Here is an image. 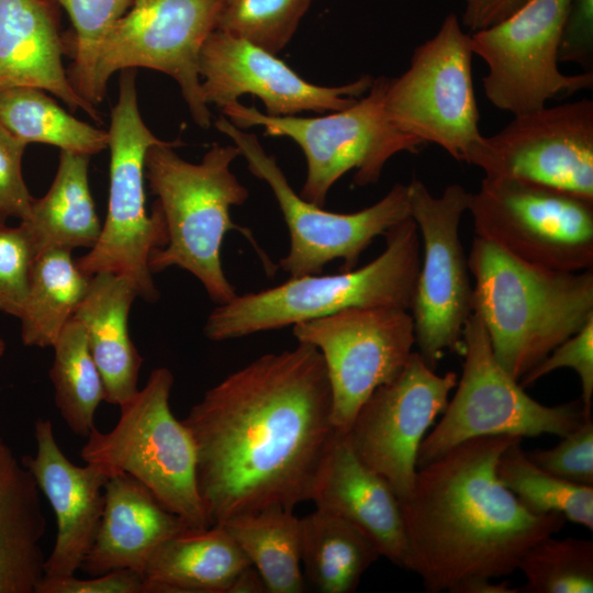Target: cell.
<instances>
[{
	"label": "cell",
	"instance_id": "cell-1",
	"mask_svg": "<svg viewBox=\"0 0 593 593\" xmlns=\"http://www.w3.org/2000/svg\"><path fill=\"white\" fill-rule=\"evenodd\" d=\"M210 525L311 501L336 429L317 348L262 355L209 389L181 419Z\"/></svg>",
	"mask_w": 593,
	"mask_h": 593
},
{
	"label": "cell",
	"instance_id": "cell-2",
	"mask_svg": "<svg viewBox=\"0 0 593 593\" xmlns=\"http://www.w3.org/2000/svg\"><path fill=\"white\" fill-rule=\"evenodd\" d=\"M517 438H472L417 468L400 505L407 570L427 592L451 593L470 579L508 575L530 547L562 529L561 514L530 513L496 477L500 455Z\"/></svg>",
	"mask_w": 593,
	"mask_h": 593
},
{
	"label": "cell",
	"instance_id": "cell-3",
	"mask_svg": "<svg viewBox=\"0 0 593 593\" xmlns=\"http://www.w3.org/2000/svg\"><path fill=\"white\" fill-rule=\"evenodd\" d=\"M472 313L497 362L516 380L593 316V271H557L524 262L474 236L468 256Z\"/></svg>",
	"mask_w": 593,
	"mask_h": 593
},
{
	"label": "cell",
	"instance_id": "cell-4",
	"mask_svg": "<svg viewBox=\"0 0 593 593\" xmlns=\"http://www.w3.org/2000/svg\"><path fill=\"white\" fill-rule=\"evenodd\" d=\"M182 143L164 141L147 149L145 178L164 215L167 244L154 250L150 271L180 267L192 273L209 298L219 304L237 295L224 273L221 247L228 231L242 232L257 247L253 235L236 225L230 210L242 205L248 190L231 170L240 156L236 145L214 144L198 164L179 157L174 147Z\"/></svg>",
	"mask_w": 593,
	"mask_h": 593
},
{
	"label": "cell",
	"instance_id": "cell-5",
	"mask_svg": "<svg viewBox=\"0 0 593 593\" xmlns=\"http://www.w3.org/2000/svg\"><path fill=\"white\" fill-rule=\"evenodd\" d=\"M383 236V251L358 269L290 277L219 304L206 318L204 335L213 342L228 340L354 307L410 311L422 255L416 223L410 216Z\"/></svg>",
	"mask_w": 593,
	"mask_h": 593
},
{
	"label": "cell",
	"instance_id": "cell-6",
	"mask_svg": "<svg viewBox=\"0 0 593 593\" xmlns=\"http://www.w3.org/2000/svg\"><path fill=\"white\" fill-rule=\"evenodd\" d=\"M387 83L388 77H378L355 103L318 118L272 116L238 101L221 110L240 130L261 126L266 136L293 139L306 160L300 195L324 206L331 188L348 171L355 170L356 186L376 183L391 157L417 153L425 145L390 121L384 108Z\"/></svg>",
	"mask_w": 593,
	"mask_h": 593
},
{
	"label": "cell",
	"instance_id": "cell-7",
	"mask_svg": "<svg viewBox=\"0 0 593 593\" xmlns=\"http://www.w3.org/2000/svg\"><path fill=\"white\" fill-rule=\"evenodd\" d=\"M172 385L168 368L153 370L145 387L120 405L111 430L91 429L80 457L131 474L189 527L203 528L210 524L197 486L195 448L170 410Z\"/></svg>",
	"mask_w": 593,
	"mask_h": 593
},
{
	"label": "cell",
	"instance_id": "cell-8",
	"mask_svg": "<svg viewBox=\"0 0 593 593\" xmlns=\"http://www.w3.org/2000/svg\"><path fill=\"white\" fill-rule=\"evenodd\" d=\"M108 132L110 186L108 211L96 245L76 260L92 277L112 272L128 278L138 296L148 302L159 298L149 268L154 250L167 244V231L157 201L152 214L145 208V156L164 141L144 123L137 102L133 69L121 71L119 97L112 108Z\"/></svg>",
	"mask_w": 593,
	"mask_h": 593
},
{
	"label": "cell",
	"instance_id": "cell-9",
	"mask_svg": "<svg viewBox=\"0 0 593 593\" xmlns=\"http://www.w3.org/2000/svg\"><path fill=\"white\" fill-rule=\"evenodd\" d=\"M461 354L465 361L457 390L439 423L422 440L417 468L472 438L542 434L562 437L590 417L584 414L581 400L547 406L530 398L495 359L485 327L475 313L465 324Z\"/></svg>",
	"mask_w": 593,
	"mask_h": 593
},
{
	"label": "cell",
	"instance_id": "cell-10",
	"mask_svg": "<svg viewBox=\"0 0 593 593\" xmlns=\"http://www.w3.org/2000/svg\"><path fill=\"white\" fill-rule=\"evenodd\" d=\"M467 211L474 236L524 262L568 272L593 267V199L484 176Z\"/></svg>",
	"mask_w": 593,
	"mask_h": 593
},
{
	"label": "cell",
	"instance_id": "cell-11",
	"mask_svg": "<svg viewBox=\"0 0 593 593\" xmlns=\"http://www.w3.org/2000/svg\"><path fill=\"white\" fill-rule=\"evenodd\" d=\"M472 56L470 34L449 13L436 34L414 49L407 69L388 78L384 92L385 112L395 127L463 163L483 137Z\"/></svg>",
	"mask_w": 593,
	"mask_h": 593
},
{
	"label": "cell",
	"instance_id": "cell-12",
	"mask_svg": "<svg viewBox=\"0 0 593 593\" xmlns=\"http://www.w3.org/2000/svg\"><path fill=\"white\" fill-rule=\"evenodd\" d=\"M407 194L423 250L410 313L417 353L436 370L447 350L462 351V331L472 314L473 287L459 232L470 192L452 183L436 197L412 179Z\"/></svg>",
	"mask_w": 593,
	"mask_h": 593
},
{
	"label": "cell",
	"instance_id": "cell-13",
	"mask_svg": "<svg viewBox=\"0 0 593 593\" xmlns=\"http://www.w3.org/2000/svg\"><path fill=\"white\" fill-rule=\"evenodd\" d=\"M215 126L233 141L250 172L275 194L290 235L289 251L279 267L290 277L321 273L336 259L343 261V271L351 270L376 237L410 217L407 184L402 183H395L374 204L353 213L331 212L311 203L292 189L255 134L236 127L226 116L219 118Z\"/></svg>",
	"mask_w": 593,
	"mask_h": 593
},
{
	"label": "cell",
	"instance_id": "cell-14",
	"mask_svg": "<svg viewBox=\"0 0 593 593\" xmlns=\"http://www.w3.org/2000/svg\"><path fill=\"white\" fill-rule=\"evenodd\" d=\"M223 0H134L103 37L96 60L94 94L102 102L110 77L137 67L176 80L193 121L211 126L202 90L199 58L216 29Z\"/></svg>",
	"mask_w": 593,
	"mask_h": 593
},
{
	"label": "cell",
	"instance_id": "cell-15",
	"mask_svg": "<svg viewBox=\"0 0 593 593\" xmlns=\"http://www.w3.org/2000/svg\"><path fill=\"white\" fill-rule=\"evenodd\" d=\"M570 0H529L504 20L472 32L471 49L488 66L484 94L513 115L593 88V72L564 75L558 48Z\"/></svg>",
	"mask_w": 593,
	"mask_h": 593
},
{
	"label": "cell",
	"instance_id": "cell-16",
	"mask_svg": "<svg viewBox=\"0 0 593 593\" xmlns=\"http://www.w3.org/2000/svg\"><path fill=\"white\" fill-rule=\"evenodd\" d=\"M298 343L321 353L332 392V423L346 433L362 403L405 367L415 344L407 310L354 307L292 325Z\"/></svg>",
	"mask_w": 593,
	"mask_h": 593
},
{
	"label": "cell",
	"instance_id": "cell-17",
	"mask_svg": "<svg viewBox=\"0 0 593 593\" xmlns=\"http://www.w3.org/2000/svg\"><path fill=\"white\" fill-rule=\"evenodd\" d=\"M467 164L486 177L521 179L593 199V101L516 114L497 133L483 136Z\"/></svg>",
	"mask_w": 593,
	"mask_h": 593
},
{
	"label": "cell",
	"instance_id": "cell-18",
	"mask_svg": "<svg viewBox=\"0 0 593 593\" xmlns=\"http://www.w3.org/2000/svg\"><path fill=\"white\" fill-rule=\"evenodd\" d=\"M457 381L455 372L437 374L413 351L403 370L362 403L345 433L355 455L385 480L399 501L412 490L421 443Z\"/></svg>",
	"mask_w": 593,
	"mask_h": 593
},
{
	"label": "cell",
	"instance_id": "cell-19",
	"mask_svg": "<svg viewBox=\"0 0 593 593\" xmlns=\"http://www.w3.org/2000/svg\"><path fill=\"white\" fill-rule=\"evenodd\" d=\"M201 90L206 104L224 108L243 94L258 97L266 113L290 116L302 111L323 113L348 108L373 81L369 75L336 87L304 80L284 61L249 42L215 29L199 58Z\"/></svg>",
	"mask_w": 593,
	"mask_h": 593
},
{
	"label": "cell",
	"instance_id": "cell-20",
	"mask_svg": "<svg viewBox=\"0 0 593 593\" xmlns=\"http://www.w3.org/2000/svg\"><path fill=\"white\" fill-rule=\"evenodd\" d=\"M35 455L21 458L56 517L57 534L43 577L75 575L96 538L104 507V485L118 471L72 463L61 451L51 419L34 423Z\"/></svg>",
	"mask_w": 593,
	"mask_h": 593
},
{
	"label": "cell",
	"instance_id": "cell-21",
	"mask_svg": "<svg viewBox=\"0 0 593 593\" xmlns=\"http://www.w3.org/2000/svg\"><path fill=\"white\" fill-rule=\"evenodd\" d=\"M311 501L357 527L380 557L407 569L400 501L385 480L355 455L345 433L336 430Z\"/></svg>",
	"mask_w": 593,
	"mask_h": 593
},
{
	"label": "cell",
	"instance_id": "cell-22",
	"mask_svg": "<svg viewBox=\"0 0 593 593\" xmlns=\"http://www.w3.org/2000/svg\"><path fill=\"white\" fill-rule=\"evenodd\" d=\"M64 48L48 0H0V91L38 88L101 122L96 105L71 85L61 61Z\"/></svg>",
	"mask_w": 593,
	"mask_h": 593
},
{
	"label": "cell",
	"instance_id": "cell-23",
	"mask_svg": "<svg viewBox=\"0 0 593 593\" xmlns=\"http://www.w3.org/2000/svg\"><path fill=\"white\" fill-rule=\"evenodd\" d=\"M184 527L144 484L116 472L105 482L101 522L80 570L91 577L121 569L142 574L155 548Z\"/></svg>",
	"mask_w": 593,
	"mask_h": 593
},
{
	"label": "cell",
	"instance_id": "cell-24",
	"mask_svg": "<svg viewBox=\"0 0 593 593\" xmlns=\"http://www.w3.org/2000/svg\"><path fill=\"white\" fill-rule=\"evenodd\" d=\"M137 296L128 278L100 272L91 277L88 292L72 316L85 327L103 380L104 401L119 406L138 391L143 357L128 332L130 309Z\"/></svg>",
	"mask_w": 593,
	"mask_h": 593
},
{
	"label": "cell",
	"instance_id": "cell-25",
	"mask_svg": "<svg viewBox=\"0 0 593 593\" xmlns=\"http://www.w3.org/2000/svg\"><path fill=\"white\" fill-rule=\"evenodd\" d=\"M31 471L0 435V593H35L46 518Z\"/></svg>",
	"mask_w": 593,
	"mask_h": 593
},
{
	"label": "cell",
	"instance_id": "cell-26",
	"mask_svg": "<svg viewBox=\"0 0 593 593\" xmlns=\"http://www.w3.org/2000/svg\"><path fill=\"white\" fill-rule=\"evenodd\" d=\"M249 564L222 525L184 527L150 553L142 572L143 593H230Z\"/></svg>",
	"mask_w": 593,
	"mask_h": 593
},
{
	"label": "cell",
	"instance_id": "cell-27",
	"mask_svg": "<svg viewBox=\"0 0 593 593\" xmlns=\"http://www.w3.org/2000/svg\"><path fill=\"white\" fill-rule=\"evenodd\" d=\"M90 156L60 150L55 178L48 191L32 202L20 224L32 238L36 253L48 249L92 248L102 225L89 188Z\"/></svg>",
	"mask_w": 593,
	"mask_h": 593
},
{
	"label": "cell",
	"instance_id": "cell-28",
	"mask_svg": "<svg viewBox=\"0 0 593 593\" xmlns=\"http://www.w3.org/2000/svg\"><path fill=\"white\" fill-rule=\"evenodd\" d=\"M371 540L347 521L316 508L301 517L303 575L321 593H353L379 559Z\"/></svg>",
	"mask_w": 593,
	"mask_h": 593
},
{
	"label": "cell",
	"instance_id": "cell-29",
	"mask_svg": "<svg viewBox=\"0 0 593 593\" xmlns=\"http://www.w3.org/2000/svg\"><path fill=\"white\" fill-rule=\"evenodd\" d=\"M222 525L261 575L267 592L302 593L301 518L292 510L267 507Z\"/></svg>",
	"mask_w": 593,
	"mask_h": 593
},
{
	"label": "cell",
	"instance_id": "cell-30",
	"mask_svg": "<svg viewBox=\"0 0 593 593\" xmlns=\"http://www.w3.org/2000/svg\"><path fill=\"white\" fill-rule=\"evenodd\" d=\"M91 277L71 258V251L48 249L36 255L20 315L25 346H53L86 296Z\"/></svg>",
	"mask_w": 593,
	"mask_h": 593
},
{
	"label": "cell",
	"instance_id": "cell-31",
	"mask_svg": "<svg viewBox=\"0 0 593 593\" xmlns=\"http://www.w3.org/2000/svg\"><path fill=\"white\" fill-rule=\"evenodd\" d=\"M0 123L26 144L43 143L88 156L108 147L107 131L76 119L38 88L0 91Z\"/></svg>",
	"mask_w": 593,
	"mask_h": 593
},
{
	"label": "cell",
	"instance_id": "cell-32",
	"mask_svg": "<svg viewBox=\"0 0 593 593\" xmlns=\"http://www.w3.org/2000/svg\"><path fill=\"white\" fill-rule=\"evenodd\" d=\"M52 347L49 378L56 407L72 433L87 437L94 427L96 410L104 401V384L83 325L69 320Z\"/></svg>",
	"mask_w": 593,
	"mask_h": 593
},
{
	"label": "cell",
	"instance_id": "cell-33",
	"mask_svg": "<svg viewBox=\"0 0 593 593\" xmlns=\"http://www.w3.org/2000/svg\"><path fill=\"white\" fill-rule=\"evenodd\" d=\"M515 439L500 455L495 473L530 513L561 514L566 519L593 529V486L560 479L535 465Z\"/></svg>",
	"mask_w": 593,
	"mask_h": 593
},
{
	"label": "cell",
	"instance_id": "cell-34",
	"mask_svg": "<svg viewBox=\"0 0 593 593\" xmlns=\"http://www.w3.org/2000/svg\"><path fill=\"white\" fill-rule=\"evenodd\" d=\"M517 569L526 580L518 593H592L593 542L546 537L527 550Z\"/></svg>",
	"mask_w": 593,
	"mask_h": 593
},
{
	"label": "cell",
	"instance_id": "cell-35",
	"mask_svg": "<svg viewBox=\"0 0 593 593\" xmlns=\"http://www.w3.org/2000/svg\"><path fill=\"white\" fill-rule=\"evenodd\" d=\"M313 0H226L216 29L273 55L294 35Z\"/></svg>",
	"mask_w": 593,
	"mask_h": 593
},
{
	"label": "cell",
	"instance_id": "cell-36",
	"mask_svg": "<svg viewBox=\"0 0 593 593\" xmlns=\"http://www.w3.org/2000/svg\"><path fill=\"white\" fill-rule=\"evenodd\" d=\"M67 11L75 35L72 64L68 78L87 101L97 105L94 68L99 46L111 26L131 8L134 0H56Z\"/></svg>",
	"mask_w": 593,
	"mask_h": 593
},
{
	"label": "cell",
	"instance_id": "cell-37",
	"mask_svg": "<svg viewBox=\"0 0 593 593\" xmlns=\"http://www.w3.org/2000/svg\"><path fill=\"white\" fill-rule=\"evenodd\" d=\"M36 255L34 243L21 224L0 225V312L20 317Z\"/></svg>",
	"mask_w": 593,
	"mask_h": 593
},
{
	"label": "cell",
	"instance_id": "cell-38",
	"mask_svg": "<svg viewBox=\"0 0 593 593\" xmlns=\"http://www.w3.org/2000/svg\"><path fill=\"white\" fill-rule=\"evenodd\" d=\"M539 468L566 481L593 486V419L585 418L550 449L525 451Z\"/></svg>",
	"mask_w": 593,
	"mask_h": 593
},
{
	"label": "cell",
	"instance_id": "cell-39",
	"mask_svg": "<svg viewBox=\"0 0 593 593\" xmlns=\"http://www.w3.org/2000/svg\"><path fill=\"white\" fill-rule=\"evenodd\" d=\"M573 369L581 382L583 412L591 416L593 399V316L572 336L551 350L518 381L525 389L550 372Z\"/></svg>",
	"mask_w": 593,
	"mask_h": 593
},
{
	"label": "cell",
	"instance_id": "cell-40",
	"mask_svg": "<svg viewBox=\"0 0 593 593\" xmlns=\"http://www.w3.org/2000/svg\"><path fill=\"white\" fill-rule=\"evenodd\" d=\"M26 145L0 123V210L20 221L27 215L34 200L22 174Z\"/></svg>",
	"mask_w": 593,
	"mask_h": 593
},
{
	"label": "cell",
	"instance_id": "cell-41",
	"mask_svg": "<svg viewBox=\"0 0 593 593\" xmlns=\"http://www.w3.org/2000/svg\"><path fill=\"white\" fill-rule=\"evenodd\" d=\"M558 60L593 72V0H570L562 26Z\"/></svg>",
	"mask_w": 593,
	"mask_h": 593
},
{
	"label": "cell",
	"instance_id": "cell-42",
	"mask_svg": "<svg viewBox=\"0 0 593 593\" xmlns=\"http://www.w3.org/2000/svg\"><path fill=\"white\" fill-rule=\"evenodd\" d=\"M35 593H143V577L131 569H121L91 579L43 577Z\"/></svg>",
	"mask_w": 593,
	"mask_h": 593
},
{
	"label": "cell",
	"instance_id": "cell-43",
	"mask_svg": "<svg viewBox=\"0 0 593 593\" xmlns=\"http://www.w3.org/2000/svg\"><path fill=\"white\" fill-rule=\"evenodd\" d=\"M529 0H462L461 24L475 32L491 26L518 10Z\"/></svg>",
	"mask_w": 593,
	"mask_h": 593
},
{
	"label": "cell",
	"instance_id": "cell-44",
	"mask_svg": "<svg viewBox=\"0 0 593 593\" xmlns=\"http://www.w3.org/2000/svg\"><path fill=\"white\" fill-rule=\"evenodd\" d=\"M451 593H518L507 581L493 583L488 578L470 579L458 584Z\"/></svg>",
	"mask_w": 593,
	"mask_h": 593
},
{
	"label": "cell",
	"instance_id": "cell-45",
	"mask_svg": "<svg viewBox=\"0 0 593 593\" xmlns=\"http://www.w3.org/2000/svg\"><path fill=\"white\" fill-rule=\"evenodd\" d=\"M267 592L266 584L251 564L244 568L235 578L230 589V593H264Z\"/></svg>",
	"mask_w": 593,
	"mask_h": 593
},
{
	"label": "cell",
	"instance_id": "cell-46",
	"mask_svg": "<svg viewBox=\"0 0 593 593\" xmlns=\"http://www.w3.org/2000/svg\"><path fill=\"white\" fill-rule=\"evenodd\" d=\"M8 216L0 210V225L5 224Z\"/></svg>",
	"mask_w": 593,
	"mask_h": 593
},
{
	"label": "cell",
	"instance_id": "cell-47",
	"mask_svg": "<svg viewBox=\"0 0 593 593\" xmlns=\"http://www.w3.org/2000/svg\"><path fill=\"white\" fill-rule=\"evenodd\" d=\"M5 349V344L2 338H0V357L3 355Z\"/></svg>",
	"mask_w": 593,
	"mask_h": 593
},
{
	"label": "cell",
	"instance_id": "cell-48",
	"mask_svg": "<svg viewBox=\"0 0 593 593\" xmlns=\"http://www.w3.org/2000/svg\"><path fill=\"white\" fill-rule=\"evenodd\" d=\"M223 1H226V0H223Z\"/></svg>",
	"mask_w": 593,
	"mask_h": 593
}]
</instances>
